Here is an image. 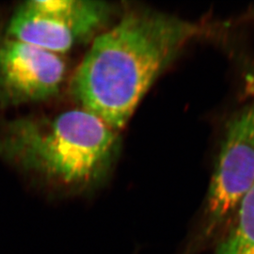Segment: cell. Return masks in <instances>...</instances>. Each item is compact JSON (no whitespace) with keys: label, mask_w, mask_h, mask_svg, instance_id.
Masks as SVG:
<instances>
[{"label":"cell","mask_w":254,"mask_h":254,"mask_svg":"<svg viewBox=\"0 0 254 254\" xmlns=\"http://www.w3.org/2000/svg\"><path fill=\"white\" fill-rule=\"evenodd\" d=\"M207 32L160 11L130 10L93 39L73 74V97L82 109L119 131L185 47Z\"/></svg>","instance_id":"6da1fadb"},{"label":"cell","mask_w":254,"mask_h":254,"mask_svg":"<svg viewBox=\"0 0 254 254\" xmlns=\"http://www.w3.org/2000/svg\"><path fill=\"white\" fill-rule=\"evenodd\" d=\"M120 148L118 131L87 109L9 122L0 133V157L65 190L105 181Z\"/></svg>","instance_id":"7a4b0ae2"},{"label":"cell","mask_w":254,"mask_h":254,"mask_svg":"<svg viewBox=\"0 0 254 254\" xmlns=\"http://www.w3.org/2000/svg\"><path fill=\"white\" fill-rule=\"evenodd\" d=\"M223 136L199 231L182 254L216 236L254 185V101L230 119Z\"/></svg>","instance_id":"3957f363"},{"label":"cell","mask_w":254,"mask_h":254,"mask_svg":"<svg viewBox=\"0 0 254 254\" xmlns=\"http://www.w3.org/2000/svg\"><path fill=\"white\" fill-rule=\"evenodd\" d=\"M111 11L99 0H30L11 16L7 35L61 55L97 36Z\"/></svg>","instance_id":"277c9868"},{"label":"cell","mask_w":254,"mask_h":254,"mask_svg":"<svg viewBox=\"0 0 254 254\" xmlns=\"http://www.w3.org/2000/svg\"><path fill=\"white\" fill-rule=\"evenodd\" d=\"M66 74L62 56L7 38L0 43V106L17 107L48 100Z\"/></svg>","instance_id":"5b68a950"},{"label":"cell","mask_w":254,"mask_h":254,"mask_svg":"<svg viewBox=\"0 0 254 254\" xmlns=\"http://www.w3.org/2000/svg\"><path fill=\"white\" fill-rule=\"evenodd\" d=\"M216 254H254V185L240 201L226 234L219 239Z\"/></svg>","instance_id":"8992f818"},{"label":"cell","mask_w":254,"mask_h":254,"mask_svg":"<svg viewBox=\"0 0 254 254\" xmlns=\"http://www.w3.org/2000/svg\"><path fill=\"white\" fill-rule=\"evenodd\" d=\"M247 17L249 19H254V7L250 9V11L247 13Z\"/></svg>","instance_id":"52a82bcc"}]
</instances>
